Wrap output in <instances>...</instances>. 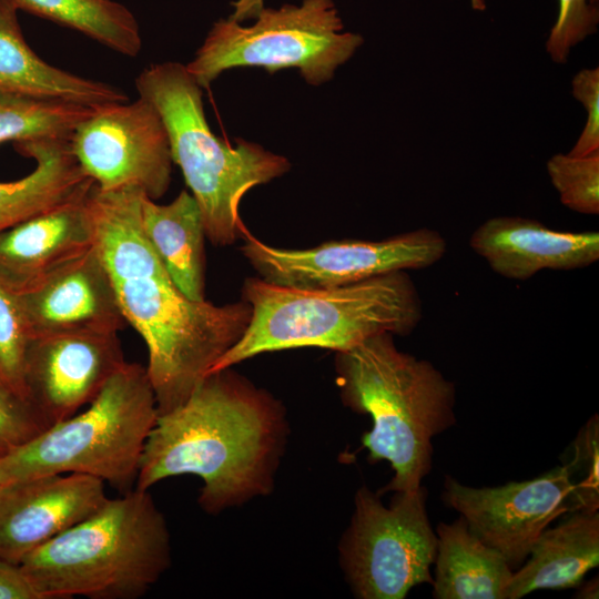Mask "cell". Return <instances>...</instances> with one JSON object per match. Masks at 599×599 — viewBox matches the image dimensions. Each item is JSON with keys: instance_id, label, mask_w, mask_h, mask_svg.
Returning a JSON list of instances; mask_svg holds the SVG:
<instances>
[{"instance_id": "6da1fadb", "label": "cell", "mask_w": 599, "mask_h": 599, "mask_svg": "<svg viewBox=\"0 0 599 599\" xmlns=\"http://www.w3.org/2000/svg\"><path fill=\"white\" fill-rule=\"evenodd\" d=\"M135 186L89 193L94 246L126 323L143 338L158 413L180 406L215 362L244 334L252 316L241 300L192 301L172 281L144 235Z\"/></svg>"}, {"instance_id": "7a4b0ae2", "label": "cell", "mask_w": 599, "mask_h": 599, "mask_svg": "<svg viewBox=\"0 0 599 599\" xmlns=\"http://www.w3.org/2000/svg\"><path fill=\"white\" fill-rule=\"evenodd\" d=\"M287 435L281 400L232 367L209 373L180 406L158 415L135 488L195 475L200 507L217 515L273 490Z\"/></svg>"}, {"instance_id": "3957f363", "label": "cell", "mask_w": 599, "mask_h": 599, "mask_svg": "<svg viewBox=\"0 0 599 599\" xmlns=\"http://www.w3.org/2000/svg\"><path fill=\"white\" fill-rule=\"evenodd\" d=\"M336 384L343 404L369 415L363 434L368 461L386 460L392 480L377 493L422 486L433 465V438L456 424V387L430 362L397 348L382 333L335 354Z\"/></svg>"}, {"instance_id": "277c9868", "label": "cell", "mask_w": 599, "mask_h": 599, "mask_svg": "<svg viewBox=\"0 0 599 599\" xmlns=\"http://www.w3.org/2000/svg\"><path fill=\"white\" fill-rule=\"evenodd\" d=\"M242 300L252 307L248 326L209 373L263 353L301 347L337 353L382 333L407 336L423 316L419 293L407 271L326 288H296L247 277Z\"/></svg>"}, {"instance_id": "5b68a950", "label": "cell", "mask_w": 599, "mask_h": 599, "mask_svg": "<svg viewBox=\"0 0 599 599\" xmlns=\"http://www.w3.org/2000/svg\"><path fill=\"white\" fill-rule=\"evenodd\" d=\"M171 564L170 534L149 490L108 498L19 564L43 599H136Z\"/></svg>"}, {"instance_id": "8992f818", "label": "cell", "mask_w": 599, "mask_h": 599, "mask_svg": "<svg viewBox=\"0 0 599 599\" xmlns=\"http://www.w3.org/2000/svg\"><path fill=\"white\" fill-rule=\"evenodd\" d=\"M139 95L159 111L165 125L173 163L182 171L195 199L206 237L227 246L243 236V196L254 186L287 173V158L238 139L233 146L210 129L202 88L186 65L163 62L145 68L135 79Z\"/></svg>"}, {"instance_id": "52a82bcc", "label": "cell", "mask_w": 599, "mask_h": 599, "mask_svg": "<svg viewBox=\"0 0 599 599\" xmlns=\"http://www.w3.org/2000/svg\"><path fill=\"white\" fill-rule=\"evenodd\" d=\"M87 406L0 457L2 483L74 473L130 491L159 415L146 368L125 362Z\"/></svg>"}, {"instance_id": "ba28073f", "label": "cell", "mask_w": 599, "mask_h": 599, "mask_svg": "<svg viewBox=\"0 0 599 599\" xmlns=\"http://www.w3.org/2000/svg\"><path fill=\"white\" fill-rule=\"evenodd\" d=\"M343 29L332 0L263 8L247 27L230 18L216 21L186 69L202 89L224 71L252 67L270 73L296 69L308 84L321 85L364 42Z\"/></svg>"}, {"instance_id": "9c48e42d", "label": "cell", "mask_w": 599, "mask_h": 599, "mask_svg": "<svg viewBox=\"0 0 599 599\" xmlns=\"http://www.w3.org/2000/svg\"><path fill=\"white\" fill-rule=\"evenodd\" d=\"M427 488L394 491L388 506L361 486L338 550L353 595L359 599H403L422 583L433 585L437 536L427 512Z\"/></svg>"}, {"instance_id": "30bf717a", "label": "cell", "mask_w": 599, "mask_h": 599, "mask_svg": "<svg viewBox=\"0 0 599 599\" xmlns=\"http://www.w3.org/2000/svg\"><path fill=\"white\" fill-rule=\"evenodd\" d=\"M241 253L262 280L296 288H326L378 275L426 268L447 251L445 237L422 227L379 241L344 238L304 250L271 246L246 229Z\"/></svg>"}, {"instance_id": "8fae6325", "label": "cell", "mask_w": 599, "mask_h": 599, "mask_svg": "<svg viewBox=\"0 0 599 599\" xmlns=\"http://www.w3.org/2000/svg\"><path fill=\"white\" fill-rule=\"evenodd\" d=\"M70 146L100 190L135 186L155 201L170 186L167 132L155 106L140 95L133 102L98 106L74 129Z\"/></svg>"}, {"instance_id": "7c38bea8", "label": "cell", "mask_w": 599, "mask_h": 599, "mask_svg": "<svg viewBox=\"0 0 599 599\" xmlns=\"http://www.w3.org/2000/svg\"><path fill=\"white\" fill-rule=\"evenodd\" d=\"M441 500L516 570L540 534L571 512V484L564 465L532 479L496 487L466 486L446 476Z\"/></svg>"}, {"instance_id": "4fadbf2b", "label": "cell", "mask_w": 599, "mask_h": 599, "mask_svg": "<svg viewBox=\"0 0 599 599\" xmlns=\"http://www.w3.org/2000/svg\"><path fill=\"white\" fill-rule=\"evenodd\" d=\"M124 363L115 332L35 335L26 359L28 400L50 427L90 404Z\"/></svg>"}, {"instance_id": "5bb4252c", "label": "cell", "mask_w": 599, "mask_h": 599, "mask_svg": "<svg viewBox=\"0 0 599 599\" xmlns=\"http://www.w3.org/2000/svg\"><path fill=\"white\" fill-rule=\"evenodd\" d=\"M104 483L82 474H53L0 485V558L24 557L97 511Z\"/></svg>"}, {"instance_id": "9a60e30c", "label": "cell", "mask_w": 599, "mask_h": 599, "mask_svg": "<svg viewBox=\"0 0 599 599\" xmlns=\"http://www.w3.org/2000/svg\"><path fill=\"white\" fill-rule=\"evenodd\" d=\"M17 295L33 336L69 331L119 333L126 323L95 246Z\"/></svg>"}, {"instance_id": "2e32d148", "label": "cell", "mask_w": 599, "mask_h": 599, "mask_svg": "<svg viewBox=\"0 0 599 599\" xmlns=\"http://www.w3.org/2000/svg\"><path fill=\"white\" fill-rule=\"evenodd\" d=\"M90 191L0 231L1 283L20 293L94 246Z\"/></svg>"}, {"instance_id": "e0dca14e", "label": "cell", "mask_w": 599, "mask_h": 599, "mask_svg": "<svg viewBox=\"0 0 599 599\" xmlns=\"http://www.w3.org/2000/svg\"><path fill=\"white\" fill-rule=\"evenodd\" d=\"M469 246L498 275L526 281L542 270L569 271L599 258L597 231H558L520 216H497L480 224Z\"/></svg>"}, {"instance_id": "ac0fdd59", "label": "cell", "mask_w": 599, "mask_h": 599, "mask_svg": "<svg viewBox=\"0 0 599 599\" xmlns=\"http://www.w3.org/2000/svg\"><path fill=\"white\" fill-rule=\"evenodd\" d=\"M18 11L11 1L0 0V91L93 108L128 101L112 84L70 73L40 58L22 34Z\"/></svg>"}, {"instance_id": "d6986e66", "label": "cell", "mask_w": 599, "mask_h": 599, "mask_svg": "<svg viewBox=\"0 0 599 599\" xmlns=\"http://www.w3.org/2000/svg\"><path fill=\"white\" fill-rule=\"evenodd\" d=\"M599 565V511H572L548 526L527 559L514 571L506 599H519L539 589L578 587Z\"/></svg>"}, {"instance_id": "ffe728a7", "label": "cell", "mask_w": 599, "mask_h": 599, "mask_svg": "<svg viewBox=\"0 0 599 599\" xmlns=\"http://www.w3.org/2000/svg\"><path fill=\"white\" fill-rule=\"evenodd\" d=\"M34 160L27 176L0 182V231L90 191L94 184L78 164L70 138H44L16 143Z\"/></svg>"}, {"instance_id": "44dd1931", "label": "cell", "mask_w": 599, "mask_h": 599, "mask_svg": "<svg viewBox=\"0 0 599 599\" xmlns=\"http://www.w3.org/2000/svg\"><path fill=\"white\" fill-rule=\"evenodd\" d=\"M437 551L433 598L506 599L514 569L496 549L483 542L459 515L436 528Z\"/></svg>"}, {"instance_id": "7402d4cb", "label": "cell", "mask_w": 599, "mask_h": 599, "mask_svg": "<svg viewBox=\"0 0 599 599\" xmlns=\"http://www.w3.org/2000/svg\"><path fill=\"white\" fill-rule=\"evenodd\" d=\"M141 223L145 237L179 290L192 301H204L206 235L193 195L183 190L164 205L143 195Z\"/></svg>"}, {"instance_id": "603a6c76", "label": "cell", "mask_w": 599, "mask_h": 599, "mask_svg": "<svg viewBox=\"0 0 599 599\" xmlns=\"http://www.w3.org/2000/svg\"><path fill=\"white\" fill-rule=\"evenodd\" d=\"M18 10L79 31L125 57L142 48L138 20L114 0H9Z\"/></svg>"}, {"instance_id": "cb8c5ba5", "label": "cell", "mask_w": 599, "mask_h": 599, "mask_svg": "<svg viewBox=\"0 0 599 599\" xmlns=\"http://www.w3.org/2000/svg\"><path fill=\"white\" fill-rule=\"evenodd\" d=\"M98 108V106H97ZM97 108L79 103L0 91V144L70 138Z\"/></svg>"}, {"instance_id": "d4e9b609", "label": "cell", "mask_w": 599, "mask_h": 599, "mask_svg": "<svg viewBox=\"0 0 599 599\" xmlns=\"http://www.w3.org/2000/svg\"><path fill=\"white\" fill-rule=\"evenodd\" d=\"M32 337L17 293L0 282V386L26 400V359Z\"/></svg>"}, {"instance_id": "484cf974", "label": "cell", "mask_w": 599, "mask_h": 599, "mask_svg": "<svg viewBox=\"0 0 599 599\" xmlns=\"http://www.w3.org/2000/svg\"><path fill=\"white\" fill-rule=\"evenodd\" d=\"M546 167L566 207L582 214L599 213V152L586 156L558 153Z\"/></svg>"}, {"instance_id": "4316f807", "label": "cell", "mask_w": 599, "mask_h": 599, "mask_svg": "<svg viewBox=\"0 0 599 599\" xmlns=\"http://www.w3.org/2000/svg\"><path fill=\"white\" fill-rule=\"evenodd\" d=\"M565 466L571 484V512L599 509V417L592 415L572 441Z\"/></svg>"}, {"instance_id": "83f0119b", "label": "cell", "mask_w": 599, "mask_h": 599, "mask_svg": "<svg viewBox=\"0 0 599 599\" xmlns=\"http://www.w3.org/2000/svg\"><path fill=\"white\" fill-rule=\"evenodd\" d=\"M598 21L595 0H559L558 17L546 42L550 59L565 63L571 49L596 32Z\"/></svg>"}, {"instance_id": "f1b7e54d", "label": "cell", "mask_w": 599, "mask_h": 599, "mask_svg": "<svg viewBox=\"0 0 599 599\" xmlns=\"http://www.w3.org/2000/svg\"><path fill=\"white\" fill-rule=\"evenodd\" d=\"M47 428L49 426L28 400L0 386V457Z\"/></svg>"}, {"instance_id": "f546056e", "label": "cell", "mask_w": 599, "mask_h": 599, "mask_svg": "<svg viewBox=\"0 0 599 599\" xmlns=\"http://www.w3.org/2000/svg\"><path fill=\"white\" fill-rule=\"evenodd\" d=\"M572 95L587 112L579 139L568 154L586 156L599 152V68L580 70L572 79Z\"/></svg>"}, {"instance_id": "4dcf8cb0", "label": "cell", "mask_w": 599, "mask_h": 599, "mask_svg": "<svg viewBox=\"0 0 599 599\" xmlns=\"http://www.w3.org/2000/svg\"><path fill=\"white\" fill-rule=\"evenodd\" d=\"M0 599H43L17 564L0 558Z\"/></svg>"}, {"instance_id": "1f68e13d", "label": "cell", "mask_w": 599, "mask_h": 599, "mask_svg": "<svg viewBox=\"0 0 599 599\" xmlns=\"http://www.w3.org/2000/svg\"><path fill=\"white\" fill-rule=\"evenodd\" d=\"M232 6L234 10L229 18L242 22L244 20L255 19L264 8V0H236Z\"/></svg>"}, {"instance_id": "d6a6232c", "label": "cell", "mask_w": 599, "mask_h": 599, "mask_svg": "<svg viewBox=\"0 0 599 599\" xmlns=\"http://www.w3.org/2000/svg\"><path fill=\"white\" fill-rule=\"evenodd\" d=\"M579 590L576 592V598L578 599H598L599 595V582L598 577L592 578L582 586H578Z\"/></svg>"}, {"instance_id": "836d02e7", "label": "cell", "mask_w": 599, "mask_h": 599, "mask_svg": "<svg viewBox=\"0 0 599 599\" xmlns=\"http://www.w3.org/2000/svg\"><path fill=\"white\" fill-rule=\"evenodd\" d=\"M470 4L475 10H484L486 8V1L485 0H470Z\"/></svg>"}, {"instance_id": "e575fe53", "label": "cell", "mask_w": 599, "mask_h": 599, "mask_svg": "<svg viewBox=\"0 0 599 599\" xmlns=\"http://www.w3.org/2000/svg\"><path fill=\"white\" fill-rule=\"evenodd\" d=\"M2 484H3V483H2V479H1V477H0V485H2Z\"/></svg>"}]
</instances>
